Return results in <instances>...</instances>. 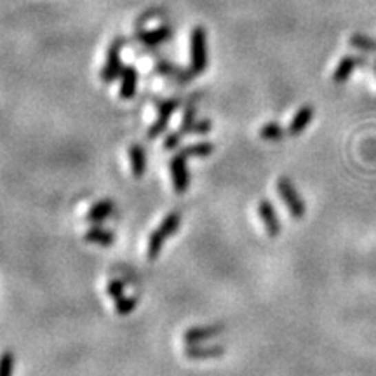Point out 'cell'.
Returning <instances> with one entry per match:
<instances>
[{"mask_svg": "<svg viewBox=\"0 0 376 376\" xmlns=\"http://www.w3.org/2000/svg\"><path fill=\"white\" fill-rule=\"evenodd\" d=\"M351 45H352V48L359 49V51H364V52L376 51V41H375V39L368 37V35H362V34L352 35Z\"/></svg>", "mask_w": 376, "mask_h": 376, "instance_id": "cell-20", "label": "cell"}, {"mask_svg": "<svg viewBox=\"0 0 376 376\" xmlns=\"http://www.w3.org/2000/svg\"><path fill=\"white\" fill-rule=\"evenodd\" d=\"M214 147L213 143H197L192 145V147H187L180 152L183 157L190 159V157H197V159H202V157H209L213 154Z\"/></svg>", "mask_w": 376, "mask_h": 376, "instance_id": "cell-18", "label": "cell"}, {"mask_svg": "<svg viewBox=\"0 0 376 376\" xmlns=\"http://www.w3.org/2000/svg\"><path fill=\"white\" fill-rule=\"evenodd\" d=\"M171 169V178H173V187L176 190V194H185L187 192L188 185H190V176H188L187 169V157H183L181 154L174 155L169 163Z\"/></svg>", "mask_w": 376, "mask_h": 376, "instance_id": "cell-6", "label": "cell"}, {"mask_svg": "<svg viewBox=\"0 0 376 376\" xmlns=\"http://www.w3.org/2000/svg\"><path fill=\"white\" fill-rule=\"evenodd\" d=\"M124 45V41L117 39L114 44L110 45L107 54V63L103 65V70H101V79L105 82H112L117 77H121L122 74V63H121V49Z\"/></svg>", "mask_w": 376, "mask_h": 376, "instance_id": "cell-5", "label": "cell"}, {"mask_svg": "<svg viewBox=\"0 0 376 376\" xmlns=\"http://www.w3.org/2000/svg\"><path fill=\"white\" fill-rule=\"evenodd\" d=\"M258 214L262 218L263 225H265L267 232L270 237H277L280 233V222L277 218L275 209H273L272 202L270 200H260L258 204Z\"/></svg>", "mask_w": 376, "mask_h": 376, "instance_id": "cell-8", "label": "cell"}, {"mask_svg": "<svg viewBox=\"0 0 376 376\" xmlns=\"http://www.w3.org/2000/svg\"><path fill=\"white\" fill-rule=\"evenodd\" d=\"M134 309H136V298L133 296H122V298L115 300V310L121 315H129Z\"/></svg>", "mask_w": 376, "mask_h": 376, "instance_id": "cell-22", "label": "cell"}, {"mask_svg": "<svg viewBox=\"0 0 376 376\" xmlns=\"http://www.w3.org/2000/svg\"><path fill=\"white\" fill-rule=\"evenodd\" d=\"M129 159L131 167H133V176L141 178L147 169V155H145V148L141 145H133L129 148Z\"/></svg>", "mask_w": 376, "mask_h": 376, "instance_id": "cell-16", "label": "cell"}, {"mask_svg": "<svg viewBox=\"0 0 376 376\" xmlns=\"http://www.w3.org/2000/svg\"><path fill=\"white\" fill-rule=\"evenodd\" d=\"M114 209H115V204L112 202V200H100V202H96L91 207V209H89L85 220L91 223H101L103 220H107L112 213H114Z\"/></svg>", "mask_w": 376, "mask_h": 376, "instance_id": "cell-15", "label": "cell"}, {"mask_svg": "<svg viewBox=\"0 0 376 376\" xmlns=\"http://www.w3.org/2000/svg\"><path fill=\"white\" fill-rule=\"evenodd\" d=\"M277 192H279L280 199L284 200L286 207H288L289 214H291L293 218H296V220H302V218L305 216V213H306L305 204H303L302 197L298 196L295 185H293V181L289 180V178L282 176L277 180Z\"/></svg>", "mask_w": 376, "mask_h": 376, "instance_id": "cell-3", "label": "cell"}, {"mask_svg": "<svg viewBox=\"0 0 376 376\" xmlns=\"http://www.w3.org/2000/svg\"><path fill=\"white\" fill-rule=\"evenodd\" d=\"M84 239L87 240V242L100 244V246H110V244H114L115 236L110 230H105L101 229V227H92L91 230H87Z\"/></svg>", "mask_w": 376, "mask_h": 376, "instance_id": "cell-17", "label": "cell"}, {"mask_svg": "<svg viewBox=\"0 0 376 376\" xmlns=\"http://www.w3.org/2000/svg\"><path fill=\"white\" fill-rule=\"evenodd\" d=\"M171 35H173V30L169 26H159V28L140 32L138 34V41L143 45H148V48H155V45H160L169 41Z\"/></svg>", "mask_w": 376, "mask_h": 376, "instance_id": "cell-11", "label": "cell"}, {"mask_svg": "<svg viewBox=\"0 0 376 376\" xmlns=\"http://www.w3.org/2000/svg\"><path fill=\"white\" fill-rule=\"evenodd\" d=\"M284 134H286L284 129H282L280 124H277V122H269V124H265L262 129H260V136H262L263 140L269 141H279Z\"/></svg>", "mask_w": 376, "mask_h": 376, "instance_id": "cell-21", "label": "cell"}, {"mask_svg": "<svg viewBox=\"0 0 376 376\" xmlns=\"http://www.w3.org/2000/svg\"><path fill=\"white\" fill-rule=\"evenodd\" d=\"M312 118H313V107H310V105H305V107L300 108V110L296 112V115L291 118V122H289V125H288V134H289V136H298V134H302L303 131L309 127V124L312 122Z\"/></svg>", "mask_w": 376, "mask_h": 376, "instance_id": "cell-12", "label": "cell"}, {"mask_svg": "<svg viewBox=\"0 0 376 376\" xmlns=\"http://www.w3.org/2000/svg\"><path fill=\"white\" fill-rule=\"evenodd\" d=\"M207 68V37L202 26H196L190 34V72L199 77Z\"/></svg>", "mask_w": 376, "mask_h": 376, "instance_id": "cell-2", "label": "cell"}, {"mask_svg": "<svg viewBox=\"0 0 376 376\" xmlns=\"http://www.w3.org/2000/svg\"><path fill=\"white\" fill-rule=\"evenodd\" d=\"M197 122V107L194 103L187 105V108H185V114L183 118H181V125H180V133L183 134H190V131H192L194 124Z\"/></svg>", "mask_w": 376, "mask_h": 376, "instance_id": "cell-19", "label": "cell"}, {"mask_svg": "<svg viewBox=\"0 0 376 376\" xmlns=\"http://www.w3.org/2000/svg\"><path fill=\"white\" fill-rule=\"evenodd\" d=\"M180 223H181V214L178 213V211H173V213H169L166 218H164L163 223L159 225V229L154 230L150 239H148V249H147L148 260L159 258L164 242H166L167 237H171L174 232H176Z\"/></svg>", "mask_w": 376, "mask_h": 376, "instance_id": "cell-1", "label": "cell"}, {"mask_svg": "<svg viewBox=\"0 0 376 376\" xmlns=\"http://www.w3.org/2000/svg\"><path fill=\"white\" fill-rule=\"evenodd\" d=\"M138 87V72L136 68L127 65L122 68L121 74V98L122 100H131L136 94Z\"/></svg>", "mask_w": 376, "mask_h": 376, "instance_id": "cell-13", "label": "cell"}, {"mask_svg": "<svg viewBox=\"0 0 376 376\" xmlns=\"http://www.w3.org/2000/svg\"><path fill=\"white\" fill-rule=\"evenodd\" d=\"M108 296H112L114 300H118L124 296V282L122 280H112L107 288Z\"/></svg>", "mask_w": 376, "mask_h": 376, "instance_id": "cell-24", "label": "cell"}, {"mask_svg": "<svg viewBox=\"0 0 376 376\" xmlns=\"http://www.w3.org/2000/svg\"><path fill=\"white\" fill-rule=\"evenodd\" d=\"M211 127H213L211 121H197L196 124H194V127L190 133L192 134H207L211 131Z\"/></svg>", "mask_w": 376, "mask_h": 376, "instance_id": "cell-25", "label": "cell"}, {"mask_svg": "<svg viewBox=\"0 0 376 376\" xmlns=\"http://www.w3.org/2000/svg\"><path fill=\"white\" fill-rule=\"evenodd\" d=\"M12 369H14V354L6 351L0 355V376H12Z\"/></svg>", "mask_w": 376, "mask_h": 376, "instance_id": "cell-23", "label": "cell"}, {"mask_svg": "<svg viewBox=\"0 0 376 376\" xmlns=\"http://www.w3.org/2000/svg\"><path fill=\"white\" fill-rule=\"evenodd\" d=\"M157 107H159V117H157V121H155L154 124L150 125V129H148V138H150V140L160 136V134L167 129V124H169L171 117H173V114L176 112V108L180 107V100L159 101Z\"/></svg>", "mask_w": 376, "mask_h": 376, "instance_id": "cell-4", "label": "cell"}, {"mask_svg": "<svg viewBox=\"0 0 376 376\" xmlns=\"http://www.w3.org/2000/svg\"><path fill=\"white\" fill-rule=\"evenodd\" d=\"M225 352V348L220 347V345H204V347H200L199 343H196V345H188L187 348H185V355H187L188 359H213V357H220V355Z\"/></svg>", "mask_w": 376, "mask_h": 376, "instance_id": "cell-14", "label": "cell"}, {"mask_svg": "<svg viewBox=\"0 0 376 376\" xmlns=\"http://www.w3.org/2000/svg\"><path fill=\"white\" fill-rule=\"evenodd\" d=\"M181 136H183V134H181L180 131L167 134V138L164 140V148H166V150H173V148H176L178 143L181 141Z\"/></svg>", "mask_w": 376, "mask_h": 376, "instance_id": "cell-26", "label": "cell"}, {"mask_svg": "<svg viewBox=\"0 0 376 376\" xmlns=\"http://www.w3.org/2000/svg\"><path fill=\"white\" fill-rule=\"evenodd\" d=\"M366 58H361V56H345L342 61L338 63L335 74H333V82L335 84H343L345 81H348L352 74H354L355 68L359 65H366Z\"/></svg>", "mask_w": 376, "mask_h": 376, "instance_id": "cell-7", "label": "cell"}, {"mask_svg": "<svg viewBox=\"0 0 376 376\" xmlns=\"http://www.w3.org/2000/svg\"><path fill=\"white\" fill-rule=\"evenodd\" d=\"M155 70L159 72L160 75H164V77H169L173 81L180 82V84H187L188 81L194 79V74L190 72V68L183 70V68L176 67V65H173L171 61H166V59H159L157 65H155Z\"/></svg>", "mask_w": 376, "mask_h": 376, "instance_id": "cell-10", "label": "cell"}, {"mask_svg": "<svg viewBox=\"0 0 376 376\" xmlns=\"http://www.w3.org/2000/svg\"><path fill=\"white\" fill-rule=\"evenodd\" d=\"M375 70H376V63H375Z\"/></svg>", "mask_w": 376, "mask_h": 376, "instance_id": "cell-27", "label": "cell"}, {"mask_svg": "<svg viewBox=\"0 0 376 376\" xmlns=\"http://www.w3.org/2000/svg\"><path fill=\"white\" fill-rule=\"evenodd\" d=\"M225 326L213 324V326H200V328H192L185 333V343L187 345H196V343L206 342V340L214 338V336L222 335Z\"/></svg>", "mask_w": 376, "mask_h": 376, "instance_id": "cell-9", "label": "cell"}]
</instances>
